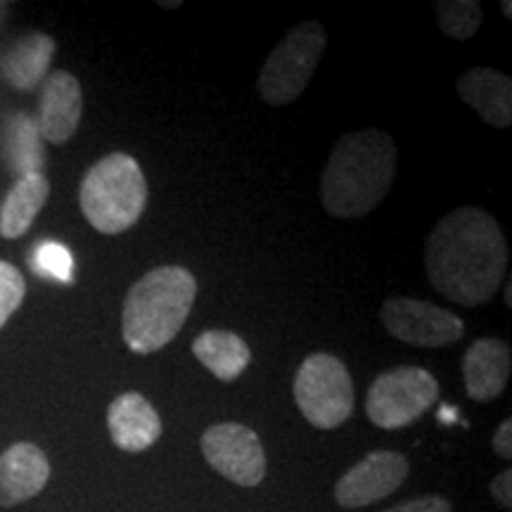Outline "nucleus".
<instances>
[{
  "label": "nucleus",
  "mask_w": 512,
  "mask_h": 512,
  "mask_svg": "<svg viewBox=\"0 0 512 512\" xmlns=\"http://www.w3.org/2000/svg\"><path fill=\"white\" fill-rule=\"evenodd\" d=\"M202 453L219 475L238 486H256L266 477V451L259 434L240 422L211 425L202 434Z\"/></svg>",
  "instance_id": "9"
},
{
  "label": "nucleus",
  "mask_w": 512,
  "mask_h": 512,
  "mask_svg": "<svg viewBox=\"0 0 512 512\" xmlns=\"http://www.w3.org/2000/svg\"><path fill=\"white\" fill-rule=\"evenodd\" d=\"M36 268L41 273L50 275V278L57 280H69L72 275V259H69V252L57 242H46L36 249Z\"/></svg>",
  "instance_id": "22"
},
{
  "label": "nucleus",
  "mask_w": 512,
  "mask_h": 512,
  "mask_svg": "<svg viewBox=\"0 0 512 512\" xmlns=\"http://www.w3.org/2000/svg\"><path fill=\"white\" fill-rule=\"evenodd\" d=\"M50 181L46 174H29L17 178L3 204H0V235L5 240H17L29 233L31 223L46 207Z\"/></svg>",
  "instance_id": "18"
},
{
  "label": "nucleus",
  "mask_w": 512,
  "mask_h": 512,
  "mask_svg": "<svg viewBox=\"0 0 512 512\" xmlns=\"http://www.w3.org/2000/svg\"><path fill=\"white\" fill-rule=\"evenodd\" d=\"M41 131L38 124L27 114H15L8 121V131H5V157H8L10 169L15 174L29 176V174H43V155L41 145Z\"/></svg>",
  "instance_id": "19"
},
{
  "label": "nucleus",
  "mask_w": 512,
  "mask_h": 512,
  "mask_svg": "<svg viewBox=\"0 0 512 512\" xmlns=\"http://www.w3.org/2000/svg\"><path fill=\"white\" fill-rule=\"evenodd\" d=\"M380 320L389 335L413 347H448L465 335V323L456 313L413 297L387 299Z\"/></svg>",
  "instance_id": "8"
},
{
  "label": "nucleus",
  "mask_w": 512,
  "mask_h": 512,
  "mask_svg": "<svg viewBox=\"0 0 512 512\" xmlns=\"http://www.w3.org/2000/svg\"><path fill=\"white\" fill-rule=\"evenodd\" d=\"M505 306H512V285H510V278H505Z\"/></svg>",
  "instance_id": "26"
},
{
  "label": "nucleus",
  "mask_w": 512,
  "mask_h": 512,
  "mask_svg": "<svg viewBox=\"0 0 512 512\" xmlns=\"http://www.w3.org/2000/svg\"><path fill=\"white\" fill-rule=\"evenodd\" d=\"M512 370L510 344L498 337H482L463 356L465 392L472 401L489 403L508 387Z\"/></svg>",
  "instance_id": "12"
},
{
  "label": "nucleus",
  "mask_w": 512,
  "mask_h": 512,
  "mask_svg": "<svg viewBox=\"0 0 512 512\" xmlns=\"http://www.w3.org/2000/svg\"><path fill=\"white\" fill-rule=\"evenodd\" d=\"M24 294H27L24 275L8 261H0V330L5 328L12 313L22 306Z\"/></svg>",
  "instance_id": "21"
},
{
  "label": "nucleus",
  "mask_w": 512,
  "mask_h": 512,
  "mask_svg": "<svg viewBox=\"0 0 512 512\" xmlns=\"http://www.w3.org/2000/svg\"><path fill=\"white\" fill-rule=\"evenodd\" d=\"M192 356L221 382H233L247 370L252 349L238 332L207 330L192 339Z\"/></svg>",
  "instance_id": "17"
},
{
  "label": "nucleus",
  "mask_w": 512,
  "mask_h": 512,
  "mask_svg": "<svg viewBox=\"0 0 512 512\" xmlns=\"http://www.w3.org/2000/svg\"><path fill=\"white\" fill-rule=\"evenodd\" d=\"M425 271L434 290L460 306H482L501 290L508 242L489 211L458 207L432 228Z\"/></svg>",
  "instance_id": "1"
},
{
  "label": "nucleus",
  "mask_w": 512,
  "mask_h": 512,
  "mask_svg": "<svg viewBox=\"0 0 512 512\" xmlns=\"http://www.w3.org/2000/svg\"><path fill=\"white\" fill-rule=\"evenodd\" d=\"M501 8H503V12H505V17L510 19V17H512V3H510V0H505Z\"/></svg>",
  "instance_id": "27"
},
{
  "label": "nucleus",
  "mask_w": 512,
  "mask_h": 512,
  "mask_svg": "<svg viewBox=\"0 0 512 512\" xmlns=\"http://www.w3.org/2000/svg\"><path fill=\"white\" fill-rule=\"evenodd\" d=\"M408 470H411L408 458L399 451L368 453L361 463H356L339 477L335 501L347 510L366 508V505H373L394 494L406 482Z\"/></svg>",
  "instance_id": "10"
},
{
  "label": "nucleus",
  "mask_w": 512,
  "mask_h": 512,
  "mask_svg": "<svg viewBox=\"0 0 512 512\" xmlns=\"http://www.w3.org/2000/svg\"><path fill=\"white\" fill-rule=\"evenodd\" d=\"M494 451L498 458L510 460L512 458V420L505 418L494 434Z\"/></svg>",
  "instance_id": "25"
},
{
  "label": "nucleus",
  "mask_w": 512,
  "mask_h": 512,
  "mask_svg": "<svg viewBox=\"0 0 512 512\" xmlns=\"http://www.w3.org/2000/svg\"><path fill=\"white\" fill-rule=\"evenodd\" d=\"M50 463L36 444L19 441L0 456V508H12L46 489Z\"/></svg>",
  "instance_id": "14"
},
{
  "label": "nucleus",
  "mask_w": 512,
  "mask_h": 512,
  "mask_svg": "<svg viewBox=\"0 0 512 512\" xmlns=\"http://www.w3.org/2000/svg\"><path fill=\"white\" fill-rule=\"evenodd\" d=\"M439 399V380L427 368L401 366L370 384L366 413L382 430H401L422 418Z\"/></svg>",
  "instance_id": "7"
},
{
  "label": "nucleus",
  "mask_w": 512,
  "mask_h": 512,
  "mask_svg": "<svg viewBox=\"0 0 512 512\" xmlns=\"http://www.w3.org/2000/svg\"><path fill=\"white\" fill-rule=\"evenodd\" d=\"M5 8H8V5L0 3V19H3V15H5Z\"/></svg>",
  "instance_id": "29"
},
{
  "label": "nucleus",
  "mask_w": 512,
  "mask_h": 512,
  "mask_svg": "<svg viewBox=\"0 0 512 512\" xmlns=\"http://www.w3.org/2000/svg\"><path fill=\"white\" fill-rule=\"evenodd\" d=\"M83 114L81 83L69 72H53L46 76L38 102V131L53 145L67 143L79 131Z\"/></svg>",
  "instance_id": "11"
},
{
  "label": "nucleus",
  "mask_w": 512,
  "mask_h": 512,
  "mask_svg": "<svg viewBox=\"0 0 512 512\" xmlns=\"http://www.w3.org/2000/svg\"><path fill=\"white\" fill-rule=\"evenodd\" d=\"M162 5V8H181V3H178V0H174V3H159Z\"/></svg>",
  "instance_id": "28"
},
{
  "label": "nucleus",
  "mask_w": 512,
  "mask_h": 512,
  "mask_svg": "<svg viewBox=\"0 0 512 512\" xmlns=\"http://www.w3.org/2000/svg\"><path fill=\"white\" fill-rule=\"evenodd\" d=\"M328 46V34L320 22H299L268 55L259 74V93L268 105H290L306 91Z\"/></svg>",
  "instance_id": "5"
},
{
  "label": "nucleus",
  "mask_w": 512,
  "mask_h": 512,
  "mask_svg": "<svg viewBox=\"0 0 512 512\" xmlns=\"http://www.w3.org/2000/svg\"><path fill=\"white\" fill-rule=\"evenodd\" d=\"M491 496L496 498V503L501 508H512V470H503L494 482H491Z\"/></svg>",
  "instance_id": "24"
},
{
  "label": "nucleus",
  "mask_w": 512,
  "mask_h": 512,
  "mask_svg": "<svg viewBox=\"0 0 512 512\" xmlns=\"http://www.w3.org/2000/svg\"><path fill=\"white\" fill-rule=\"evenodd\" d=\"M396 143L380 128L339 138L320 178L323 207L335 219H361L382 204L396 176Z\"/></svg>",
  "instance_id": "2"
},
{
  "label": "nucleus",
  "mask_w": 512,
  "mask_h": 512,
  "mask_svg": "<svg viewBox=\"0 0 512 512\" xmlns=\"http://www.w3.org/2000/svg\"><path fill=\"white\" fill-rule=\"evenodd\" d=\"M55 48V41L48 34L31 31L5 53L0 60V74L17 91H34L38 83L46 81Z\"/></svg>",
  "instance_id": "16"
},
{
  "label": "nucleus",
  "mask_w": 512,
  "mask_h": 512,
  "mask_svg": "<svg viewBox=\"0 0 512 512\" xmlns=\"http://www.w3.org/2000/svg\"><path fill=\"white\" fill-rule=\"evenodd\" d=\"M384 512H451V503L441 496H418Z\"/></svg>",
  "instance_id": "23"
},
{
  "label": "nucleus",
  "mask_w": 512,
  "mask_h": 512,
  "mask_svg": "<svg viewBox=\"0 0 512 512\" xmlns=\"http://www.w3.org/2000/svg\"><path fill=\"white\" fill-rule=\"evenodd\" d=\"M456 91L486 124L494 128L512 126V81L508 74L491 67H472L460 76Z\"/></svg>",
  "instance_id": "15"
},
{
  "label": "nucleus",
  "mask_w": 512,
  "mask_h": 512,
  "mask_svg": "<svg viewBox=\"0 0 512 512\" xmlns=\"http://www.w3.org/2000/svg\"><path fill=\"white\" fill-rule=\"evenodd\" d=\"M197 297V280L183 266L147 271L128 290L121 309V337L138 356L155 354L188 320Z\"/></svg>",
  "instance_id": "3"
},
{
  "label": "nucleus",
  "mask_w": 512,
  "mask_h": 512,
  "mask_svg": "<svg viewBox=\"0 0 512 512\" xmlns=\"http://www.w3.org/2000/svg\"><path fill=\"white\" fill-rule=\"evenodd\" d=\"M294 401L306 422L318 430H335L354 413V382L337 356L311 354L294 375Z\"/></svg>",
  "instance_id": "6"
},
{
  "label": "nucleus",
  "mask_w": 512,
  "mask_h": 512,
  "mask_svg": "<svg viewBox=\"0 0 512 512\" xmlns=\"http://www.w3.org/2000/svg\"><path fill=\"white\" fill-rule=\"evenodd\" d=\"M107 430L121 451L143 453L162 437V418L143 394L124 392L107 408Z\"/></svg>",
  "instance_id": "13"
},
{
  "label": "nucleus",
  "mask_w": 512,
  "mask_h": 512,
  "mask_svg": "<svg viewBox=\"0 0 512 512\" xmlns=\"http://www.w3.org/2000/svg\"><path fill=\"white\" fill-rule=\"evenodd\" d=\"M79 207L102 235H119L136 226L147 207V181L140 164L124 152L102 157L83 176Z\"/></svg>",
  "instance_id": "4"
},
{
  "label": "nucleus",
  "mask_w": 512,
  "mask_h": 512,
  "mask_svg": "<svg viewBox=\"0 0 512 512\" xmlns=\"http://www.w3.org/2000/svg\"><path fill=\"white\" fill-rule=\"evenodd\" d=\"M434 12H437L439 29L456 41L475 36L484 22V10L477 0H439L434 3Z\"/></svg>",
  "instance_id": "20"
}]
</instances>
